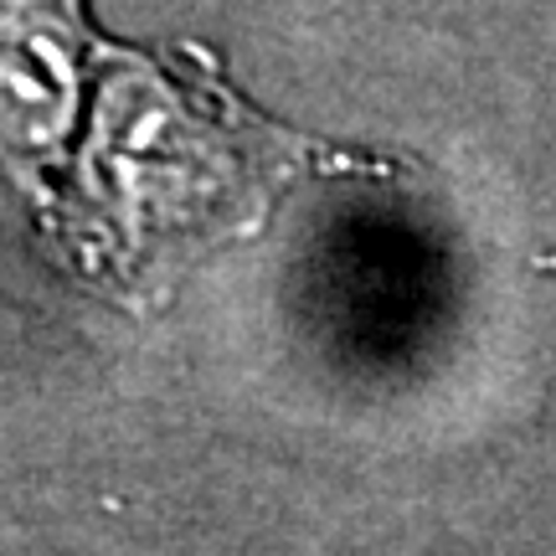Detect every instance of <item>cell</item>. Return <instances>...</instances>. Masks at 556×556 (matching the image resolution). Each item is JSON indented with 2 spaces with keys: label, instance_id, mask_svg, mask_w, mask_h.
Wrapping results in <instances>:
<instances>
[{
  "label": "cell",
  "instance_id": "1",
  "mask_svg": "<svg viewBox=\"0 0 556 556\" xmlns=\"http://www.w3.org/2000/svg\"><path fill=\"white\" fill-rule=\"evenodd\" d=\"M289 165V139L248 119L217 83L103 47L78 150L41 227L88 283L144 299L242 232Z\"/></svg>",
  "mask_w": 556,
  "mask_h": 556
},
{
  "label": "cell",
  "instance_id": "2",
  "mask_svg": "<svg viewBox=\"0 0 556 556\" xmlns=\"http://www.w3.org/2000/svg\"><path fill=\"white\" fill-rule=\"evenodd\" d=\"M103 47L83 5L0 0V176L41 222L78 150Z\"/></svg>",
  "mask_w": 556,
  "mask_h": 556
}]
</instances>
